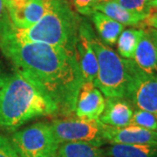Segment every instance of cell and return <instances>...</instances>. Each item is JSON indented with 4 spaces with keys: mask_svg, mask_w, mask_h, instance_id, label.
Wrapping results in <instances>:
<instances>
[{
    "mask_svg": "<svg viewBox=\"0 0 157 157\" xmlns=\"http://www.w3.org/2000/svg\"><path fill=\"white\" fill-rule=\"evenodd\" d=\"M91 45L98 62V74L95 86L107 98L126 97L129 82L127 59L104 44L89 30Z\"/></svg>",
    "mask_w": 157,
    "mask_h": 157,
    "instance_id": "obj_4",
    "label": "cell"
},
{
    "mask_svg": "<svg viewBox=\"0 0 157 157\" xmlns=\"http://www.w3.org/2000/svg\"><path fill=\"white\" fill-rule=\"evenodd\" d=\"M90 28L91 26L88 23L83 20L80 21L75 48L78 67L83 80L95 84L98 74V62L95 52L90 43Z\"/></svg>",
    "mask_w": 157,
    "mask_h": 157,
    "instance_id": "obj_8",
    "label": "cell"
},
{
    "mask_svg": "<svg viewBox=\"0 0 157 157\" xmlns=\"http://www.w3.org/2000/svg\"><path fill=\"white\" fill-rule=\"evenodd\" d=\"M3 80H4V77H2V76H1V74H0V87H1V86H2Z\"/></svg>",
    "mask_w": 157,
    "mask_h": 157,
    "instance_id": "obj_27",
    "label": "cell"
},
{
    "mask_svg": "<svg viewBox=\"0 0 157 157\" xmlns=\"http://www.w3.org/2000/svg\"><path fill=\"white\" fill-rule=\"evenodd\" d=\"M51 124L55 137L60 144L83 142L101 147L106 143L103 136L106 125L100 120L67 118L55 120Z\"/></svg>",
    "mask_w": 157,
    "mask_h": 157,
    "instance_id": "obj_6",
    "label": "cell"
},
{
    "mask_svg": "<svg viewBox=\"0 0 157 157\" xmlns=\"http://www.w3.org/2000/svg\"><path fill=\"white\" fill-rule=\"evenodd\" d=\"M127 64L129 82L125 99L136 109L157 116V74L144 72L132 59H127Z\"/></svg>",
    "mask_w": 157,
    "mask_h": 157,
    "instance_id": "obj_7",
    "label": "cell"
},
{
    "mask_svg": "<svg viewBox=\"0 0 157 157\" xmlns=\"http://www.w3.org/2000/svg\"><path fill=\"white\" fill-rule=\"evenodd\" d=\"M129 126H136L157 132V116L147 111L135 109Z\"/></svg>",
    "mask_w": 157,
    "mask_h": 157,
    "instance_id": "obj_19",
    "label": "cell"
},
{
    "mask_svg": "<svg viewBox=\"0 0 157 157\" xmlns=\"http://www.w3.org/2000/svg\"><path fill=\"white\" fill-rule=\"evenodd\" d=\"M91 18L101 41L106 45H115L119 36L124 31L123 25L98 11H94L91 14Z\"/></svg>",
    "mask_w": 157,
    "mask_h": 157,
    "instance_id": "obj_14",
    "label": "cell"
},
{
    "mask_svg": "<svg viewBox=\"0 0 157 157\" xmlns=\"http://www.w3.org/2000/svg\"><path fill=\"white\" fill-rule=\"evenodd\" d=\"M105 152L108 157H157V146L110 144Z\"/></svg>",
    "mask_w": 157,
    "mask_h": 157,
    "instance_id": "obj_16",
    "label": "cell"
},
{
    "mask_svg": "<svg viewBox=\"0 0 157 157\" xmlns=\"http://www.w3.org/2000/svg\"><path fill=\"white\" fill-rule=\"evenodd\" d=\"M134 59L136 65L146 73H155L157 71L156 49L147 29H144V34L136 48Z\"/></svg>",
    "mask_w": 157,
    "mask_h": 157,
    "instance_id": "obj_13",
    "label": "cell"
},
{
    "mask_svg": "<svg viewBox=\"0 0 157 157\" xmlns=\"http://www.w3.org/2000/svg\"><path fill=\"white\" fill-rule=\"evenodd\" d=\"M80 21L81 19L72 10L67 0H48L47 11L35 25L21 29L10 23L0 29V38L76 50Z\"/></svg>",
    "mask_w": 157,
    "mask_h": 157,
    "instance_id": "obj_3",
    "label": "cell"
},
{
    "mask_svg": "<svg viewBox=\"0 0 157 157\" xmlns=\"http://www.w3.org/2000/svg\"><path fill=\"white\" fill-rule=\"evenodd\" d=\"M112 1L115 2L127 11L137 14L148 15L152 8L150 6L151 0H112Z\"/></svg>",
    "mask_w": 157,
    "mask_h": 157,
    "instance_id": "obj_20",
    "label": "cell"
},
{
    "mask_svg": "<svg viewBox=\"0 0 157 157\" xmlns=\"http://www.w3.org/2000/svg\"><path fill=\"white\" fill-rule=\"evenodd\" d=\"M103 136L105 141L110 144L157 146V132L136 126L113 128L106 125Z\"/></svg>",
    "mask_w": 157,
    "mask_h": 157,
    "instance_id": "obj_10",
    "label": "cell"
},
{
    "mask_svg": "<svg viewBox=\"0 0 157 157\" xmlns=\"http://www.w3.org/2000/svg\"><path fill=\"white\" fill-rule=\"evenodd\" d=\"M49 157H59V155H58V154H56V155H52V156Z\"/></svg>",
    "mask_w": 157,
    "mask_h": 157,
    "instance_id": "obj_28",
    "label": "cell"
},
{
    "mask_svg": "<svg viewBox=\"0 0 157 157\" xmlns=\"http://www.w3.org/2000/svg\"><path fill=\"white\" fill-rule=\"evenodd\" d=\"M144 34V29L131 28L123 31L117 40L119 55L127 59H133L140 39Z\"/></svg>",
    "mask_w": 157,
    "mask_h": 157,
    "instance_id": "obj_18",
    "label": "cell"
},
{
    "mask_svg": "<svg viewBox=\"0 0 157 157\" xmlns=\"http://www.w3.org/2000/svg\"><path fill=\"white\" fill-rule=\"evenodd\" d=\"M0 48L17 71L39 85L56 104L58 113L74 112L78 90L84 82L76 50L37 42L0 38Z\"/></svg>",
    "mask_w": 157,
    "mask_h": 157,
    "instance_id": "obj_1",
    "label": "cell"
},
{
    "mask_svg": "<svg viewBox=\"0 0 157 157\" xmlns=\"http://www.w3.org/2000/svg\"><path fill=\"white\" fill-rule=\"evenodd\" d=\"M104 1L110 0H72L73 6L78 13L86 16H91V14L94 11V7Z\"/></svg>",
    "mask_w": 157,
    "mask_h": 157,
    "instance_id": "obj_21",
    "label": "cell"
},
{
    "mask_svg": "<svg viewBox=\"0 0 157 157\" xmlns=\"http://www.w3.org/2000/svg\"><path fill=\"white\" fill-rule=\"evenodd\" d=\"M59 157H108L100 147L83 142H65L59 145Z\"/></svg>",
    "mask_w": 157,
    "mask_h": 157,
    "instance_id": "obj_17",
    "label": "cell"
},
{
    "mask_svg": "<svg viewBox=\"0 0 157 157\" xmlns=\"http://www.w3.org/2000/svg\"><path fill=\"white\" fill-rule=\"evenodd\" d=\"M94 11H101L103 14L107 15V17L115 20L116 22L123 25L124 26L140 25L147 17V15L137 14L127 11L112 0L104 1L98 4L94 7Z\"/></svg>",
    "mask_w": 157,
    "mask_h": 157,
    "instance_id": "obj_15",
    "label": "cell"
},
{
    "mask_svg": "<svg viewBox=\"0 0 157 157\" xmlns=\"http://www.w3.org/2000/svg\"><path fill=\"white\" fill-rule=\"evenodd\" d=\"M48 8V0H25L14 6H7L11 25L17 28L33 26L44 16Z\"/></svg>",
    "mask_w": 157,
    "mask_h": 157,
    "instance_id": "obj_11",
    "label": "cell"
},
{
    "mask_svg": "<svg viewBox=\"0 0 157 157\" xmlns=\"http://www.w3.org/2000/svg\"><path fill=\"white\" fill-rule=\"evenodd\" d=\"M150 6H151V7H153V8H155V9L157 10V0H151Z\"/></svg>",
    "mask_w": 157,
    "mask_h": 157,
    "instance_id": "obj_26",
    "label": "cell"
},
{
    "mask_svg": "<svg viewBox=\"0 0 157 157\" xmlns=\"http://www.w3.org/2000/svg\"><path fill=\"white\" fill-rule=\"evenodd\" d=\"M11 23L8 9H7V0H0V29L5 27Z\"/></svg>",
    "mask_w": 157,
    "mask_h": 157,
    "instance_id": "obj_23",
    "label": "cell"
},
{
    "mask_svg": "<svg viewBox=\"0 0 157 157\" xmlns=\"http://www.w3.org/2000/svg\"><path fill=\"white\" fill-rule=\"evenodd\" d=\"M11 143L20 157H49L58 154L60 143L51 123L39 122L26 127L11 136Z\"/></svg>",
    "mask_w": 157,
    "mask_h": 157,
    "instance_id": "obj_5",
    "label": "cell"
},
{
    "mask_svg": "<svg viewBox=\"0 0 157 157\" xmlns=\"http://www.w3.org/2000/svg\"><path fill=\"white\" fill-rule=\"evenodd\" d=\"M134 109L124 98H107L105 108L99 118L103 124L113 128L129 126Z\"/></svg>",
    "mask_w": 157,
    "mask_h": 157,
    "instance_id": "obj_12",
    "label": "cell"
},
{
    "mask_svg": "<svg viewBox=\"0 0 157 157\" xmlns=\"http://www.w3.org/2000/svg\"><path fill=\"white\" fill-rule=\"evenodd\" d=\"M58 113L56 104L27 75L16 71L0 87V128L15 130L39 116Z\"/></svg>",
    "mask_w": 157,
    "mask_h": 157,
    "instance_id": "obj_2",
    "label": "cell"
},
{
    "mask_svg": "<svg viewBox=\"0 0 157 157\" xmlns=\"http://www.w3.org/2000/svg\"><path fill=\"white\" fill-rule=\"evenodd\" d=\"M143 26L145 27H152L157 30V10L152 7L147 17L142 22Z\"/></svg>",
    "mask_w": 157,
    "mask_h": 157,
    "instance_id": "obj_24",
    "label": "cell"
},
{
    "mask_svg": "<svg viewBox=\"0 0 157 157\" xmlns=\"http://www.w3.org/2000/svg\"><path fill=\"white\" fill-rule=\"evenodd\" d=\"M0 157H20L11 140L0 135Z\"/></svg>",
    "mask_w": 157,
    "mask_h": 157,
    "instance_id": "obj_22",
    "label": "cell"
},
{
    "mask_svg": "<svg viewBox=\"0 0 157 157\" xmlns=\"http://www.w3.org/2000/svg\"><path fill=\"white\" fill-rule=\"evenodd\" d=\"M106 100L94 83L84 81L78 90L74 113L76 116L87 120H99L105 108Z\"/></svg>",
    "mask_w": 157,
    "mask_h": 157,
    "instance_id": "obj_9",
    "label": "cell"
},
{
    "mask_svg": "<svg viewBox=\"0 0 157 157\" xmlns=\"http://www.w3.org/2000/svg\"><path fill=\"white\" fill-rule=\"evenodd\" d=\"M146 29L147 30V32L149 33L152 39H153V41H154V44L155 45V49H156L157 52V30L152 28V27H147Z\"/></svg>",
    "mask_w": 157,
    "mask_h": 157,
    "instance_id": "obj_25",
    "label": "cell"
}]
</instances>
